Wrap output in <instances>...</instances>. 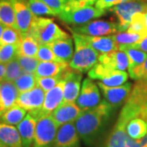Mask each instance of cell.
<instances>
[{
	"label": "cell",
	"instance_id": "ab89813d",
	"mask_svg": "<svg viewBox=\"0 0 147 147\" xmlns=\"http://www.w3.org/2000/svg\"><path fill=\"white\" fill-rule=\"evenodd\" d=\"M127 1H131V0H98L96 3L95 7H96L99 9L106 11L107 9H111L112 7Z\"/></svg>",
	"mask_w": 147,
	"mask_h": 147
},
{
	"label": "cell",
	"instance_id": "836d02e7",
	"mask_svg": "<svg viewBox=\"0 0 147 147\" xmlns=\"http://www.w3.org/2000/svg\"><path fill=\"white\" fill-rule=\"evenodd\" d=\"M68 69V70H69ZM66 70L65 73L62 74H60L57 76H53V77H41V78H37V85L38 87H40L45 92H47L48 91L52 90L53 88H55L59 82L63 79L65 76V74L67 73Z\"/></svg>",
	"mask_w": 147,
	"mask_h": 147
},
{
	"label": "cell",
	"instance_id": "4dcf8cb0",
	"mask_svg": "<svg viewBox=\"0 0 147 147\" xmlns=\"http://www.w3.org/2000/svg\"><path fill=\"white\" fill-rule=\"evenodd\" d=\"M127 31L137 33L146 36L147 35V27L145 19V12L136 13L132 19Z\"/></svg>",
	"mask_w": 147,
	"mask_h": 147
},
{
	"label": "cell",
	"instance_id": "4fadbf2b",
	"mask_svg": "<svg viewBox=\"0 0 147 147\" xmlns=\"http://www.w3.org/2000/svg\"><path fill=\"white\" fill-rule=\"evenodd\" d=\"M45 95L46 92L37 85L33 89L20 93L16 104L29 112L38 110L43 105Z\"/></svg>",
	"mask_w": 147,
	"mask_h": 147
},
{
	"label": "cell",
	"instance_id": "7c38bea8",
	"mask_svg": "<svg viewBox=\"0 0 147 147\" xmlns=\"http://www.w3.org/2000/svg\"><path fill=\"white\" fill-rule=\"evenodd\" d=\"M16 14V24L19 31L27 34L30 31L35 16L30 8L28 0H11Z\"/></svg>",
	"mask_w": 147,
	"mask_h": 147
},
{
	"label": "cell",
	"instance_id": "ac0fdd59",
	"mask_svg": "<svg viewBox=\"0 0 147 147\" xmlns=\"http://www.w3.org/2000/svg\"><path fill=\"white\" fill-rule=\"evenodd\" d=\"M20 92L14 82L3 81L0 86V112L3 113L16 104Z\"/></svg>",
	"mask_w": 147,
	"mask_h": 147
},
{
	"label": "cell",
	"instance_id": "30bf717a",
	"mask_svg": "<svg viewBox=\"0 0 147 147\" xmlns=\"http://www.w3.org/2000/svg\"><path fill=\"white\" fill-rule=\"evenodd\" d=\"M100 88L92 80V79H85L82 84L79 97L76 104L83 110L94 108L100 104Z\"/></svg>",
	"mask_w": 147,
	"mask_h": 147
},
{
	"label": "cell",
	"instance_id": "8d00e7d4",
	"mask_svg": "<svg viewBox=\"0 0 147 147\" xmlns=\"http://www.w3.org/2000/svg\"><path fill=\"white\" fill-rule=\"evenodd\" d=\"M36 58L39 61H62L56 56L52 48L47 44H39Z\"/></svg>",
	"mask_w": 147,
	"mask_h": 147
},
{
	"label": "cell",
	"instance_id": "ba28073f",
	"mask_svg": "<svg viewBox=\"0 0 147 147\" xmlns=\"http://www.w3.org/2000/svg\"><path fill=\"white\" fill-rule=\"evenodd\" d=\"M73 33L88 36H108L119 32V24L109 21H89L84 25L69 28Z\"/></svg>",
	"mask_w": 147,
	"mask_h": 147
},
{
	"label": "cell",
	"instance_id": "9c48e42d",
	"mask_svg": "<svg viewBox=\"0 0 147 147\" xmlns=\"http://www.w3.org/2000/svg\"><path fill=\"white\" fill-rule=\"evenodd\" d=\"M65 84V81L64 78L59 82V84L55 88H53V89L46 92L45 99H44L42 108L40 110L31 111L29 113H30L34 117H35L38 120L42 116L52 115L53 111L56 110L59 105H61L63 103Z\"/></svg>",
	"mask_w": 147,
	"mask_h": 147
},
{
	"label": "cell",
	"instance_id": "1f68e13d",
	"mask_svg": "<svg viewBox=\"0 0 147 147\" xmlns=\"http://www.w3.org/2000/svg\"><path fill=\"white\" fill-rule=\"evenodd\" d=\"M30 8L34 16H58L57 12L47 6L42 0H28Z\"/></svg>",
	"mask_w": 147,
	"mask_h": 147
},
{
	"label": "cell",
	"instance_id": "74e56055",
	"mask_svg": "<svg viewBox=\"0 0 147 147\" xmlns=\"http://www.w3.org/2000/svg\"><path fill=\"white\" fill-rule=\"evenodd\" d=\"M128 74L132 79L137 81L145 80L147 81V57L143 63L135 68L129 69Z\"/></svg>",
	"mask_w": 147,
	"mask_h": 147
},
{
	"label": "cell",
	"instance_id": "e0dca14e",
	"mask_svg": "<svg viewBox=\"0 0 147 147\" xmlns=\"http://www.w3.org/2000/svg\"><path fill=\"white\" fill-rule=\"evenodd\" d=\"M98 62L107 67L122 71H125V69L129 68V60L127 54L119 49L100 54Z\"/></svg>",
	"mask_w": 147,
	"mask_h": 147
},
{
	"label": "cell",
	"instance_id": "2e32d148",
	"mask_svg": "<svg viewBox=\"0 0 147 147\" xmlns=\"http://www.w3.org/2000/svg\"><path fill=\"white\" fill-rule=\"evenodd\" d=\"M83 75L70 69L65 76V89H64L63 103L75 102L81 90V81Z\"/></svg>",
	"mask_w": 147,
	"mask_h": 147
},
{
	"label": "cell",
	"instance_id": "d590c367",
	"mask_svg": "<svg viewBox=\"0 0 147 147\" xmlns=\"http://www.w3.org/2000/svg\"><path fill=\"white\" fill-rule=\"evenodd\" d=\"M16 59L18 60L23 71L26 73H35L37 67L40 62L36 57H30L21 55H18Z\"/></svg>",
	"mask_w": 147,
	"mask_h": 147
},
{
	"label": "cell",
	"instance_id": "484cf974",
	"mask_svg": "<svg viewBox=\"0 0 147 147\" xmlns=\"http://www.w3.org/2000/svg\"><path fill=\"white\" fill-rule=\"evenodd\" d=\"M39 48V43L29 34H23L20 42L18 55L36 57Z\"/></svg>",
	"mask_w": 147,
	"mask_h": 147
},
{
	"label": "cell",
	"instance_id": "4316f807",
	"mask_svg": "<svg viewBox=\"0 0 147 147\" xmlns=\"http://www.w3.org/2000/svg\"><path fill=\"white\" fill-rule=\"evenodd\" d=\"M119 49L126 53L129 60V69L141 65L147 57V53L131 45H119Z\"/></svg>",
	"mask_w": 147,
	"mask_h": 147
},
{
	"label": "cell",
	"instance_id": "83f0119b",
	"mask_svg": "<svg viewBox=\"0 0 147 147\" xmlns=\"http://www.w3.org/2000/svg\"><path fill=\"white\" fill-rule=\"evenodd\" d=\"M20 93L33 89L37 86V78L34 73H24L14 82Z\"/></svg>",
	"mask_w": 147,
	"mask_h": 147
},
{
	"label": "cell",
	"instance_id": "cb8c5ba5",
	"mask_svg": "<svg viewBox=\"0 0 147 147\" xmlns=\"http://www.w3.org/2000/svg\"><path fill=\"white\" fill-rule=\"evenodd\" d=\"M0 21L5 26L18 30L15 11L11 0H0Z\"/></svg>",
	"mask_w": 147,
	"mask_h": 147
},
{
	"label": "cell",
	"instance_id": "5bb4252c",
	"mask_svg": "<svg viewBox=\"0 0 147 147\" xmlns=\"http://www.w3.org/2000/svg\"><path fill=\"white\" fill-rule=\"evenodd\" d=\"M80 137L73 123L59 127L53 147H80Z\"/></svg>",
	"mask_w": 147,
	"mask_h": 147
},
{
	"label": "cell",
	"instance_id": "f35d334b",
	"mask_svg": "<svg viewBox=\"0 0 147 147\" xmlns=\"http://www.w3.org/2000/svg\"><path fill=\"white\" fill-rule=\"evenodd\" d=\"M42 1L47 6H49L59 16L66 8L68 3L71 0H42Z\"/></svg>",
	"mask_w": 147,
	"mask_h": 147
},
{
	"label": "cell",
	"instance_id": "60d3db41",
	"mask_svg": "<svg viewBox=\"0 0 147 147\" xmlns=\"http://www.w3.org/2000/svg\"><path fill=\"white\" fill-rule=\"evenodd\" d=\"M132 47H136L139 50H142L143 52L147 53V35L144 37L140 42H138L134 45H131Z\"/></svg>",
	"mask_w": 147,
	"mask_h": 147
},
{
	"label": "cell",
	"instance_id": "ee69618b",
	"mask_svg": "<svg viewBox=\"0 0 147 147\" xmlns=\"http://www.w3.org/2000/svg\"><path fill=\"white\" fill-rule=\"evenodd\" d=\"M141 145L142 147H147V134L142 140H141Z\"/></svg>",
	"mask_w": 147,
	"mask_h": 147
},
{
	"label": "cell",
	"instance_id": "f546056e",
	"mask_svg": "<svg viewBox=\"0 0 147 147\" xmlns=\"http://www.w3.org/2000/svg\"><path fill=\"white\" fill-rule=\"evenodd\" d=\"M22 33L18 30L5 26L3 34H0V45L14 44L19 45L22 38Z\"/></svg>",
	"mask_w": 147,
	"mask_h": 147
},
{
	"label": "cell",
	"instance_id": "7a4b0ae2",
	"mask_svg": "<svg viewBox=\"0 0 147 147\" xmlns=\"http://www.w3.org/2000/svg\"><path fill=\"white\" fill-rule=\"evenodd\" d=\"M72 35L75 52L69 62V67L79 73H87L98 63L100 53L91 47L80 34L72 32Z\"/></svg>",
	"mask_w": 147,
	"mask_h": 147
},
{
	"label": "cell",
	"instance_id": "5b68a950",
	"mask_svg": "<svg viewBox=\"0 0 147 147\" xmlns=\"http://www.w3.org/2000/svg\"><path fill=\"white\" fill-rule=\"evenodd\" d=\"M119 20V32L127 30L133 16L138 12L147 11V0H131L123 3L110 9Z\"/></svg>",
	"mask_w": 147,
	"mask_h": 147
},
{
	"label": "cell",
	"instance_id": "bcb514c9",
	"mask_svg": "<svg viewBox=\"0 0 147 147\" xmlns=\"http://www.w3.org/2000/svg\"><path fill=\"white\" fill-rule=\"evenodd\" d=\"M0 147H8L7 145H5V144H3V143H0Z\"/></svg>",
	"mask_w": 147,
	"mask_h": 147
},
{
	"label": "cell",
	"instance_id": "7bdbcfd3",
	"mask_svg": "<svg viewBox=\"0 0 147 147\" xmlns=\"http://www.w3.org/2000/svg\"><path fill=\"white\" fill-rule=\"evenodd\" d=\"M6 74H7V64L1 63V65H0V79H1V82H3L5 79Z\"/></svg>",
	"mask_w": 147,
	"mask_h": 147
},
{
	"label": "cell",
	"instance_id": "9a60e30c",
	"mask_svg": "<svg viewBox=\"0 0 147 147\" xmlns=\"http://www.w3.org/2000/svg\"><path fill=\"white\" fill-rule=\"evenodd\" d=\"M82 112L83 110L80 109L75 102H69L62 103L59 105L51 115L57 124L60 127L65 123L75 122Z\"/></svg>",
	"mask_w": 147,
	"mask_h": 147
},
{
	"label": "cell",
	"instance_id": "8fae6325",
	"mask_svg": "<svg viewBox=\"0 0 147 147\" xmlns=\"http://www.w3.org/2000/svg\"><path fill=\"white\" fill-rule=\"evenodd\" d=\"M97 85L102 92L105 100L114 109L125 104L132 90V84L131 83H126L117 87H109L101 82H98Z\"/></svg>",
	"mask_w": 147,
	"mask_h": 147
},
{
	"label": "cell",
	"instance_id": "f6af8a7d",
	"mask_svg": "<svg viewBox=\"0 0 147 147\" xmlns=\"http://www.w3.org/2000/svg\"><path fill=\"white\" fill-rule=\"evenodd\" d=\"M145 19H146V27H147V11L145 12Z\"/></svg>",
	"mask_w": 147,
	"mask_h": 147
},
{
	"label": "cell",
	"instance_id": "d6986e66",
	"mask_svg": "<svg viewBox=\"0 0 147 147\" xmlns=\"http://www.w3.org/2000/svg\"><path fill=\"white\" fill-rule=\"evenodd\" d=\"M38 119L28 113L25 119L17 125V129L20 132L23 147H31L34 144L35 130Z\"/></svg>",
	"mask_w": 147,
	"mask_h": 147
},
{
	"label": "cell",
	"instance_id": "d6a6232c",
	"mask_svg": "<svg viewBox=\"0 0 147 147\" xmlns=\"http://www.w3.org/2000/svg\"><path fill=\"white\" fill-rule=\"evenodd\" d=\"M19 45L3 44L0 45V61L1 63H8L18 56Z\"/></svg>",
	"mask_w": 147,
	"mask_h": 147
},
{
	"label": "cell",
	"instance_id": "d4e9b609",
	"mask_svg": "<svg viewBox=\"0 0 147 147\" xmlns=\"http://www.w3.org/2000/svg\"><path fill=\"white\" fill-rule=\"evenodd\" d=\"M26 115L27 110L16 104L3 113H1V123L17 126L25 119Z\"/></svg>",
	"mask_w": 147,
	"mask_h": 147
},
{
	"label": "cell",
	"instance_id": "7402d4cb",
	"mask_svg": "<svg viewBox=\"0 0 147 147\" xmlns=\"http://www.w3.org/2000/svg\"><path fill=\"white\" fill-rule=\"evenodd\" d=\"M61 61L69 64L74 56L73 40L70 37L58 39L47 44Z\"/></svg>",
	"mask_w": 147,
	"mask_h": 147
},
{
	"label": "cell",
	"instance_id": "277c9868",
	"mask_svg": "<svg viewBox=\"0 0 147 147\" xmlns=\"http://www.w3.org/2000/svg\"><path fill=\"white\" fill-rule=\"evenodd\" d=\"M59 126L52 115L41 117L37 123L33 147H53Z\"/></svg>",
	"mask_w": 147,
	"mask_h": 147
},
{
	"label": "cell",
	"instance_id": "3957f363",
	"mask_svg": "<svg viewBox=\"0 0 147 147\" xmlns=\"http://www.w3.org/2000/svg\"><path fill=\"white\" fill-rule=\"evenodd\" d=\"M27 34L31 35L39 44H48L58 39L69 37L53 20L42 16L34 17L30 31Z\"/></svg>",
	"mask_w": 147,
	"mask_h": 147
},
{
	"label": "cell",
	"instance_id": "44dd1931",
	"mask_svg": "<svg viewBox=\"0 0 147 147\" xmlns=\"http://www.w3.org/2000/svg\"><path fill=\"white\" fill-rule=\"evenodd\" d=\"M69 68V64L63 61H40L34 74L37 78L53 77L62 74Z\"/></svg>",
	"mask_w": 147,
	"mask_h": 147
},
{
	"label": "cell",
	"instance_id": "8992f818",
	"mask_svg": "<svg viewBox=\"0 0 147 147\" xmlns=\"http://www.w3.org/2000/svg\"><path fill=\"white\" fill-rule=\"evenodd\" d=\"M88 74L90 79L100 80L109 87H117L126 84L128 78V74L125 71L111 69L99 62L90 69Z\"/></svg>",
	"mask_w": 147,
	"mask_h": 147
},
{
	"label": "cell",
	"instance_id": "b9f144b4",
	"mask_svg": "<svg viewBox=\"0 0 147 147\" xmlns=\"http://www.w3.org/2000/svg\"><path fill=\"white\" fill-rule=\"evenodd\" d=\"M78 1L80 3V5L82 7H85L93 6L98 0H78Z\"/></svg>",
	"mask_w": 147,
	"mask_h": 147
},
{
	"label": "cell",
	"instance_id": "6da1fadb",
	"mask_svg": "<svg viewBox=\"0 0 147 147\" xmlns=\"http://www.w3.org/2000/svg\"><path fill=\"white\" fill-rule=\"evenodd\" d=\"M114 110L105 100L94 108L83 110L74 124L79 137L87 146L94 144L101 135Z\"/></svg>",
	"mask_w": 147,
	"mask_h": 147
},
{
	"label": "cell",
	"instance_id": "52a82bcc",
	"mask_svg": "<svg viewBox=\"0 0 147 147\" xmlns=\"http://www.w3.org/2000/svg\"><path fill=\"white\" fill-rule=\"evenodd\" d=\"M106 11L99 9L96 7L89 6L81 8L63 11L58 17L68 25L82 26L93 19L105 15Z\"/></svg>",
	"mask_w": 147,
	"mask_h": 147
},
{
	"label": "cell",
	"instance_id": "603a6c76",
	"mask_svg": "<svg viewBox=\"0 0 147 147\" xmlns=\"http://www.w3.org/2000/svg\"><path fill=\"white\" fill-rule=\"evenodd\" d=\"M0 141L8 147H23L20 132L17 127L13 125L1 123Z\"/></svg>",
	"mask_w": 147,
	"mask_h": 147
},
{
	"label": "cell",
	"instance_id": "ffe728a7",
	"mask_svg": "<svg viewBox=\"0 0 147 147\" xmlns=\"http://www.w3.org/2000/svg\"><path fill=\"white\" fill-rule=\"evenodd\" d=\"M85 41L100 54L119 50V44L111 36H88L80 34Z\"/></svg>",
	"mask_w": 147,
	"mask_h": 147
},
{
	"label": "cell",
	"instance_id": "f1b7e54d",
	"mask_svg": "<svg viewBox=\"0 0 147 147\" xmlns=\"http://www.w3.org/2000/svg\"><path fill=\"white\" fill-rule=\"evenodd\" d=\"M112 37L119 45H134L140 42L145 36L137 33L123 31L115 34Z\"/></svg>",
	"mask_w": 147,
	"mask_h": 147
},
{
	"label": "cell",
	"instance_id": "e575fe53",
	"mask_svg": "<svg viewBox=\"0 0 147 147\" xmlns=\"http://www.w3.org/2000/svg\"><path fill=\"white\" fill-rule=\"evenodd\" d=\"M24 73L21 65L17 59H14L10 62L7 63V74L3 81L15 82L22 74Z\"/></svg>",
	"mask_w": 147,
	"mask_h": 147
}]
</instances>
